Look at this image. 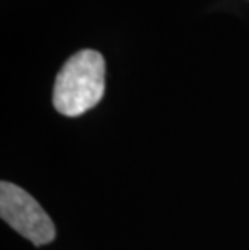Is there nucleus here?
<instances>
[{
    "mask_svg": "<svg viewBox=\"0 0 249 250\" xmlns=\"http://www.w3.org/2000/svg\"><path fill=\"white\" fill-rule=\"evenodd\" d=\"M105 90V62L96 50L71 55L57 74L54 107L65 116H79L100 102Z\"/></svg>",
    "mask_w": 249,
    "mask_h": 250,
    "instance_id": "obj_1",
    "label": "nucleus"
},
{
    "mask_svg": "<svg viewBox=\"0 0 249 250\" xmlns=\"http://www.w3.org/2000/svg\"><path fill=\"white\" fill-rule=\"evenodd\" d=\"M0 216L34 246H45L55 239V226L45 210L24 189L12 183L0 184Z\"/></svg>",
    "mask_w": 249,
    "mask_h": 250,
    "instance_id": "obj_2",
    "label": "nucleus"
}]
</instances>
